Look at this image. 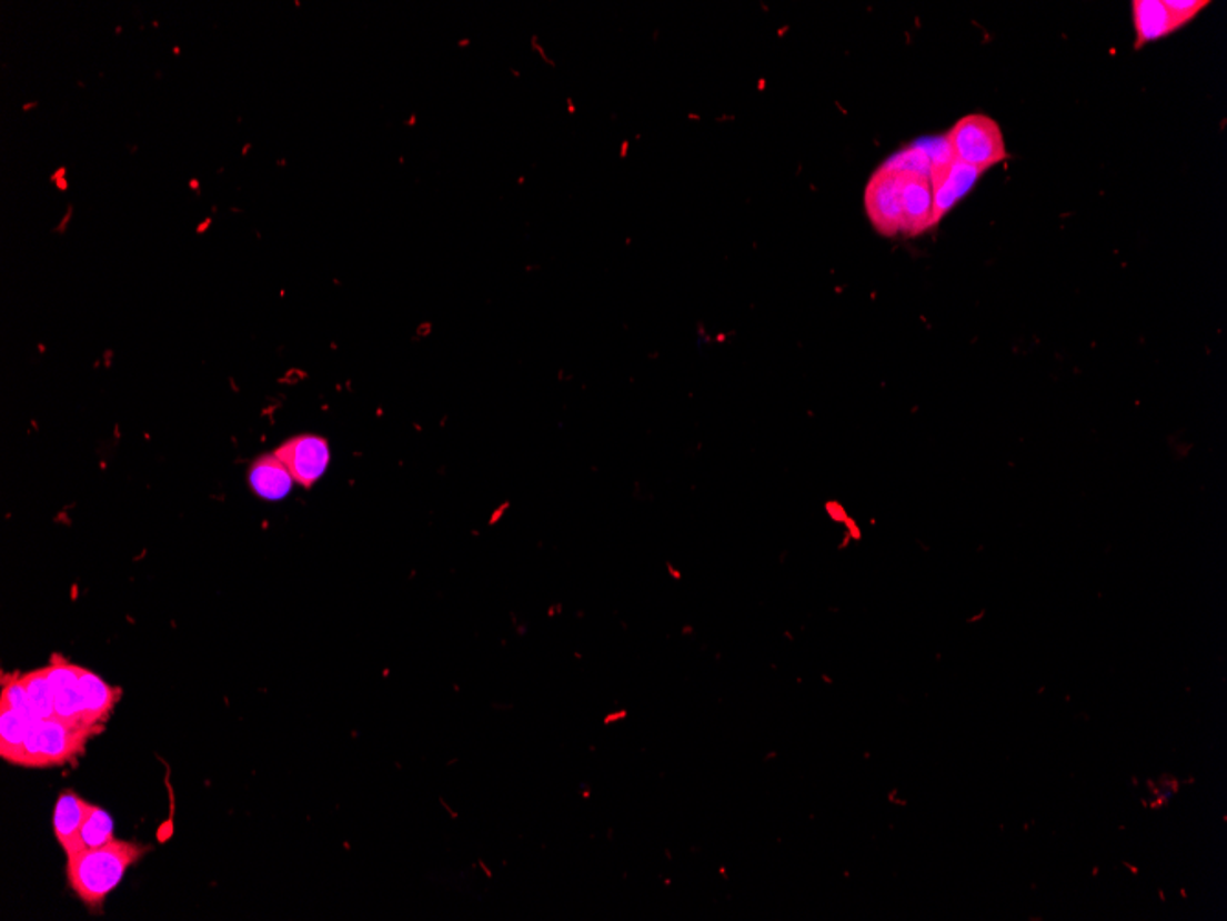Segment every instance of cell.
Listing matches in <instances>:
<instances>
[{"label": "cell", "mask_w": 1227, "mask_h": 921, "mask_svg": "<svg viewBox=\"0 0 1227 921\" xmlns=\"http://www.w3.org/2000/svg\"><path fill=\"white\" fill-rule=\"evenodd\" d=\"M100 730L101 727H72L58 718L38 719L32 724L17 765L32 769L63 765L72 758L81 757L87 741Z\"/></svg>", "instance_id": "cell-2"}, {"label": "cell", "mask_w": 1227, "mask_h": 921, "mask_svg": "<svg viewBox=\"0 0 1227 921\" xmlns=\"http://www.w3.org/2000/svg\"><path fill=\"white\" fill-rule=\"evenodd\" d=\"M1132 13H1134V28H1136V49H1141L1150 41H1156V39L1176 32L1164 0L1161 2H1158V0H1134L1132 2Z\"/></svg>", "instance_id": "cell-10"}, {"label": "cell", "mask_w": 1227, "mask_h": 921, "mask_svg": "<svg viewBox=\"0 0 1227 921\" xmlns=\"http://www.w3.org/2000/svg\"><path fill=\"white\" fill-rule=\"evenodd\" d=\"M250 485L255 495L266 501H282L293 490V474L276 454H266L252 463L249 471Z\"/></svg>", "instance_id": "cell-8"}, {"label": "cell", "mask_w": 1227, "mask_h": 921, "mask_svg": "<svg viewBox=\"0 0 1227 921\" xmlns=\"http://www.w3.org/2000/svg\"><path fill=\"white\" fill-rule=\"evenodd\" d=\"M148 852L149 847L140 842L112 839L105 847L72 853L67 863L70 889L89 909L100 911L107 895Z\"/></svg>", "instance_id": "cell-1"}, {"label": "cell", "mask_w": 1227, "mask_h": 921, "mask_svg": "<svg viewBox=\"0 0 1227 921\" xmlns=\"http://www.w3.org/2000/svg\"><path fill=\"white\" fill-rule=\"evenodd\" d=\"M278 459L293 474L294 482L303 488H313L330 465V446L316 434H302L283 443L274 451Z\"/></svg>", "instance_id": "cell-5"}, {"label": "cell", "mask_w": 1227, "mask_h": 921, "mask_svg": "<svg viewBox=\"0 0 1227 921\" xmlns=\"http://www.w3.org/2000/svg\"><path fill=\"white\" fill-rule=\"evenodd\" d=\"M38 719L36 715L22 714L17 710L0 709V754L6 762L17 765L32 724Z\"/></svg>", "instance_id": "cell-11"}, {"label": "cell", "mask_w": 1227, "mask_h": 921, "mask_svg": "<svg viewBox=\"0 0 1227 921\" xmlns=\"http://www.w3.org/2000/svg\"><path fill=\"white\" fill-rule=\"evenodd\" d=\"M80 692L81 724L87 729L101 727L122 698L120 688L107 684L101 677L83 665L80 668Z\"/></svg>", "instance_id": "cell-7"}, {"label": "cell", "mask_w": 1227, "mask_h": 921, "mask_svg": "<svg viewBox=\"0 0 1227 921\" xmlns=\"http://www.w3.org/2000/svg\"><path fill=\"white\" fill-rule=\"evenodd\" d=\"M80 668L81 665L70 664L59 653H56L50 664L47 665V673H49L53 690L56 718L61 719L64 723L72 724V727H83L81 724Z\"/></svg>", "instance_id": "cell-6"}, {"label": "cell", "mask_w": 1227, "mask_h": 921, "mask_svg": "<svg viewBox=\"0 0 1227 921\" xmlns=\"http://www.w3.org/2000/svg\"><path fill=\"white\" fill-rule=\"evenodd\" d=\"M92 811V804L81 799L74 791H63L59 794L58 802L53 805V835L63 848L64 853L70 852L76 837L80 833L81 825Z\"/></svg>", "instance_id": "cell-9"}, {"label": "cell", "mask_w": 1227, "mask_h": 921, "mask_svg": "<svg viewBox=\"0 0 1227 921\" xmlns=\"http://www.w3.org/2000/svg\"><path fill=\"white\" fill-rule=\"evenodd\" d=\"M0 709L17 710L22 714L36 715L30 709V703H28L27 688L22 684L21 673L2 677V703H0Z\"/></svg>", "instance_id": "cell-14"}, {"label": "cell", "mask_w": 1227, "mask_h": 921, "mask_svg": "<svg viewBox=\"0 0 1227 921\" xmlns=\"http://www.w3.org/2000/svg\"><path fill=\"white\" fill-rule=\"evenodd\" d=\"M21 677L22 684L27 688L28 703H30L33 714L38 715L39 719L56 718L53 690L49 673H47V665Z\"/></svg>", "instance_id": "cell-13"}, {"label": "cell", "mask_w": 1227, "mask_h": 921, "mask_svg": "<svg viewBox=\"0 0 1227 921\" xmlns=\"http://www.w3.org/2000/svg\"><path fill=\"white\" fill-rule=\"evenodd\" d=\"M864 204L873 227L881 234L895 236L904 232L901 187L897 170H893L892 166L884 164L875 171L872 181L867 182Z\"/></svg>", "instance_id": "cell-4"}, {"label": "cell", "mask_w": 1227, "mask_h": 921, "mask_svg": "<svg viewBox=\"0 0 1227 921\" xmlns=\"http://www.w3.org/2000/svg\"><path fill=\"white\" fill-rule=\"evenodd\" d=\"M112 839H114V822H112L111 815L98 805H92V811L81 825L80 833L76 837L74 844L67 853V858L72 853L83 852V850L105 847Z\"/></svg>", "instance_id": "cell-12"}, {"label": "cell", "mask_w": 1227, "mask_h": 921, "mask_svg": "<svg viewBox=\"0 0 1227 921\" xmlns=\"http://www.w3.org/2000/svg\"><path fill=\"white\" fill-rule=\"evenodd\" d=\"M946 142L954 160L982 173L1009 157L998 122L979 112L962 118L952 128Z\"/></svg>", "instance_id": "cell-3"}, {"label": "cell", "mask_w": 1227, "mask_h": 921, "mask_svg": "<svg viewBox=\"0 0 1227 921\" xmlns=\"http://www.w3.org/2000/svg\"><path fill=\"white\" fill-rule=\"evenodd\" d=\"M1164 2L1165 8L1169 11L1170 21H1173L1175 30L1185 27L1187 22L1193 21L1201 10H1206L1207 6H1209L1207 0H1204V2H1201V0H1185V2H1179V0H1164Z\"/></svg>", "instance_id": "cell-15"}]
</instances>
